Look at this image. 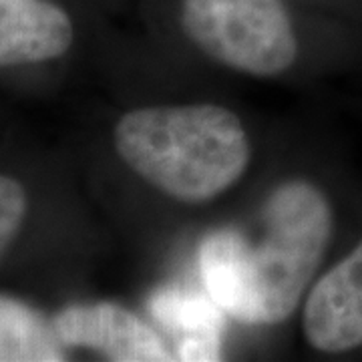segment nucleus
<instances>
[{"mask_svg":"<svg viewBox=\"0 0 362 362\" xmlns=\"http://www.w3.org/2000/svg\"><path fill=\"white\" fill-rule=\"evenodd\" d=\"M75 40V26L52 0H0V69L61 59Z\"/></svg>","mask_w":362,"mask_h":362,"instance_id":"nucleus-6","label":"nucleus"},{"mask_svg":"<svg viewBox=\"0 0 362 362\" xmlns=\"http://www.w3.org/2000/svg\"><path fill=\"white\" fill-rule=\"evenodd\" d=\"M113 147L137 177L189 206L230 192L252 161L246 125L216 103L131 109L117 119Z\"/></svg>","mask_w":362,"mask_h":362,"instance_id":"nucleus-2","label":"nucleus"},{"mask_svg":"<svg viewBox=\"0 0 362 362\" xmlns=\"http://www.w3.org/2000/svg\"><path fill=\"white\" fill-rule=\"evenodd\" d=\"M180 25L207 59L247 77H282L300 54L282 0H181Z\"/></svg>","mask_w":362,"mask_h":362,"instance_id":"nucleus-3","label":"nucleus"},{"mask_svg":"<svg viewBox=\"0 0 362 362\" xmlns=\"http://www.w3.org/2000/svg\"><path fill=\"white\" fill-rule=\"evenodd\" d=\"M66 349H87L115 362L175 361L165 338L139 314L117 302L71 304L51 318Z\"/></svg>","mask_w":362,"mask_h":362,"instance_id":"nucleus-4","label":"nucleus"},{"mask_svg":"<svg viewBox=\"0 0 362 362\" xmlns=\"http://www.w3.org/2000/svg\"><path fill=\"white\" fill-rule=\"evenodd\" d=\"M66 346L57 338L51 320L14 298L0 296V361L59 362Z\"/></svg>","mask_w":362,"mask_h":362,"instance_id":"nucleus-7","label":"nucleus"},{"mask_svg":"<svg viewBox=\"0 0 362 362\" xmlns=\"http://www.w3.org/2000/svg\"><path fill=\"white\" fill-rule=\"evenodd\" d=\"M337 232L328 192L308 177L278 183L266 195L254 230L221 228L199 247V270L211 302L235 322H286L320 276Z\"/></svg>","mask_w":362,"mask_h":362,"instance_id":"nucleus-1","label":"nucleus"},{"mask_svg":"<svg viewBox=\"0 0 362 362\" xmlns=\"http://www.w3.org/2000/svg\"><path fill=\"white\" fill-rule=\"evenodd\" d=\"M302 334L320 354L362 350V238L320 272L302 304Z\"/></svg>","mask_w":362,"mask_h":362,"instance_id":"nucleus-5","label":"nucleus"},{"mask_svg":"<svg viewBox=\"0 0 362 362\" xmlns=\"http://www.w3.org/2000/svg\"><path fill=\"white\" fill-rule=\"evenodd\" d=\"M28 214V194L21 181L0 173V262L23 230Z\"/></svg>","mask_w":362,"mask_h":362,"instance_id":"nucleus-8","label":"nucleus"}]
</instances>
